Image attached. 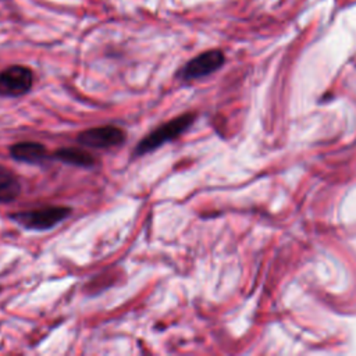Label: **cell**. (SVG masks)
Wrapping results in <instances>:
<instances>
[{"label":"cell","mask_w":356,"mask_h":356,"mask_svg":"<svg viewBox=\"0 0 356 356\" xmlns=\"http://www.w3.org/2000/svg\"><path fill=\"white\" fill-rule=\"evenodd\" d=\"M125 139V132L115 125L93 127L79 132V135L76 136L79 145L95 149H110L121 146Z\"/></svg>","instance_id":"277c9868"},{"label":"cell","mask_w":356,"mask_h":356,"mask_svg":"<svg viewBox=\"0 0 356 356\" xmlns=\"http://www.w3.org/2000/svg\"><path fill=\"white\" fill-rule=\"evenodd\" d=\"M21 193L18 177L10 168L0 164V203H10Z\"/></svg>","instance_id":"ba28073f"},{"label":"cell","mask_w":356,"mask_h":356,"mask_svg":"<svg viewBox=\"0 0 356 356\" xmlns=\"http://www.w3.org/2000/svg\"><path fill=\"white\" fill-rule=\"evenodd\" d=\"M224 63V54L220 50H207L188 61L179 71V78L193 81L217 71Z\"/></svg>","instance_id":"5b68a950"},{"label":"cell","mask_w":356,"mask_h":356,"mask_svg":"<svg viewBox=\"0 0 356 356\" xmlns=\"http://www.w3.org/2000/svg\"><path fill=\"white\" fill-rule=\"evenodd\" d=\"M196 114L195 113H184L163 125H159L156 129L149 132L145 138H142L138 145L134 149L132 156L140 157L145 156L149 152L156 150L157 147L163 146L165 142L174 140L178 136H181L195 121Z\"/></svg>","instance_id":"6da1fadb"},{"label":"cell","mask_w":356,"mask_h":356,"mask_svg":"<svg viewBox=\"0 0 356 356\" xmlns=\"http://www.w3.org/2000/svg\"><path fill=\"white\" fill-rule=\"evenodd\" d=\"M10 154L14 160L28 164H42L50 154L47 149L39 142H18L10 147Z\"/></svg>","instance_id":"8992f818"},{"label":"cell","mask_w":356,"mask_h":356,"mask_svg":"<svg viewBox=\"0 0 356 356\" xmlns=\"http://www.w3.org/2000/svg\"><path fill=\"white\" fill-rule=\"evenodd\" d=\"M33 83V72L25 65H10L0 72V96L19 97L26 95Z\"/></svg>","instance_id":"3957f363"},{"label":"cell","mask_w":356,"mask_h":356,"mask_svg":"<svg viewBox=\"0 0 356 356\" xmlns=\"http://www.w3.org/2000/svg\"><path fill=\"white\" fill-rule=\"evenodd\" d=\"M51 159L63 161L65 164H72L78 167H93L96 164V157L86 152L85 149L81 147H61L57 149L53 154Z\"/></svg>","instance_id":"52a82bcc"},{"label":"cell","mask_w":356,"mask_h":356,"mask_svg":"<svg viewBox=\"0 0 356 356\" xmlns=\"http://www.w3.org/2000/svg\"><path fill=\"white\" fill-rule=\"evenodd\" d=\"M71 207L67 206H44L33 210H22L10 214V218L26 229L44 231L56 227L70 217Z\"/></svg>","instance_id":"7a4b0ae2"}]
</instances>
